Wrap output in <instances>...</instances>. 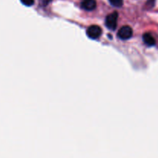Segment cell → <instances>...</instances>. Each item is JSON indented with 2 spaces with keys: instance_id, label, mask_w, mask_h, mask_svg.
Returning a JSON list of instances; mask_svg holds the SVG:
<instances>
[{
  "instance_id": "1",
  "label": "cell",
  "mask_w": 158,
  "mask_h": 158,
  "mask_svg": "<svg viewBox=\"0 0 158 158\" xmlns=\"http://www.w3.org/2000/svg\"><path fill=\"white\" fill-rule=\"evenodd\" d=\"M117 19H118V13L114 12L110 14L106 18V26L110 30H115L117 26Z\"/></svg>"
},
{
  "instance_id": "2",
  "label": "cell",
  "mask_w": 158,
  "mask_h": 158,
  "mask_svg": "<svg viewBox=\"0 0 158 158\" xmlns=\"http://www.w3.org/2000/svg\"><path fill=\"white\" fill-rule=\"evenodd\" d=\"M86 34H87L89 38L96 40L101 35L102 29L100 26L94 25V26H91L88 28L87 30H86Z\"/></svg>"
},
{
  "instance_id": "3",
  "label": "cell",
  "mask_w": 158,
  "mask_h": 158,
  "mask_svg": "<svg viewBox=\"0 0 158 158\" xmlns=\"http://www.w3.org/2000/svg\"><path fill=\"white\" fill-rule=\"evenodd\" d=\"M133 35V30L131 27L128 26H124L120 28L118 31V37L121 40H128L131 38Z\"/></svg>"
},
{
  "instance_id": "4",
  "label": "cell",
  "mask_w": 158,
  "mask_h": 158,
  "mask_svg": "<svg viewBox=\"0 0 158 158\" xmlns=\"http://www.w3.org/2000/svg\"><path fill=\"white\" fill-rule=\"evenodd\" d=\"M81 7L84 10L92 11L97 7L96 0H83L81 3Z\"/></svg>"
},
{
  "instance_id": "5",
  "label": "cell",
  "mask_w": 158,
  "mask_h": 158,
  "mask_svg": "<svg viewBox=\"0 0 158 158\" xmlns=\"http://www.w3.org/2000/svg\"><path fill=\"white\" fill-rule=\"evenodd\" d=\"M143 40L146 45L149 46H154L156 43L155 39L153 37V35L150 33H145L143 35Z\"/></svg>"
},
{
  "instance_id": "6",
  "label": "cell",
  "mask_w": 158,
  "mask_h": 158,
  "mask_svg": "<svg viewBox=\"0 0 158 158\" xmlns=\"http://www.w3.org/2000/svg\"><path fill=\"white\" fill-rule=\"evenodd\" d=\"M110 3L114 7H121L123 6V0H109Z\"/></svg>"
},
{
  "instance_id": "7",
  "label": "cell",
  "mask_w": 158,
  "mask_h": 158,
  "mask_svg": "<svg viewBox=\"0 0 158 158\" xmlns=\"http://www.w3.org/2000/svg\"><path fill=\"white\" fill-rule=\"evenodd\" d=\"M20 1L26 6H31L34 4V0H20Z\"/></svg>"
},
{
  "instance_id": "8",
  "label": "cell",
  "mask_w": 158,
  "mask_h": 158,
  "mask_svg": "<svg viewBox=\"0 0 158 158\" xmlns=\"http://www.w3.org/2000/svg\"><path fill=\"white\" fill-rule=\"evenodd\" d=\"M51 0H40V3H41L43 6H46L48 3L50 2Z\"/></svg>"
},
{
  "instance_id": "9",
  "label": "cell",
  "mask_w": 158,
  "mask_h": 158,
  "mask_svg": "<svg viewBox=\"0 0 158 158\" xmlns=\"http://www.w3.org/2000/svg\"><path fill=\"white\" fill-rule=\"evenodd\" d=\"M154 1L155 0H148V2H147V5L148 6H151V7H152V6H154Z\"/></svg>"
}]
</instances>
